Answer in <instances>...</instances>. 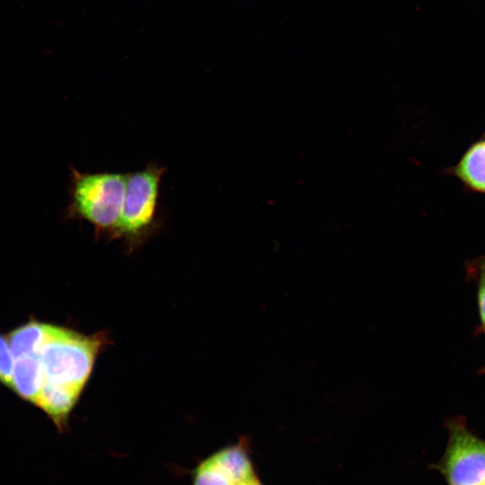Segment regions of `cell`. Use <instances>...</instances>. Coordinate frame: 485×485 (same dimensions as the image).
Returning <instances> with one entry per match:
<instances>
[{"label": "cell", "mask_w": 485, "mask_h": 485, "mask_svg": "<svg viewBox=\"0 0 485 485\" xmlns=\"http://www.w3.org/2000/svg\"><path fill=\"white\" fill-rule=\"evenodd\" d=\"M126 187L127 174L81 172L70 167L69 200L64 218L89 223L96 238L116 239Z\"/></svg>", "instance_id": "cell-1"}, {"label": "cell", "mask_w": 485, "mask_h": 485, "mask_svg": "<svg viewBox=\"0 0 485 485\" xmlns=\"http://www.w3.org/2000/svg\"><path fill=\"white\" fill-rule=\"evenodd\" d=\"M100 342L74 331L50 324L48 337L38 357L45 381L81 392L92 372Z\"/></svg>", "instance_id": "cell-2"}, {"label": "cell", "mask_w": 485, "mask_h": 485, "mask_svg": "<svg viewBox=\"0 0 485 485\" xmlns=\"http://www.w3.org/2000/svg\"><path fill=\"white\" fill-rule=\"evenodd\" d=\"M165 168L155 163L127 174V187L116 238L129 249L142 244L159 228L158 198Z\"/></svg>", "instance_id": "cell-3"}, {"label": "cell", "mask_w": 485, "mask_h": 485, "mask_svg": "<svg viewBox=\"0 0 485 485\" xmlns=\"http://www.w3.org/2000/svg\"><path fill=\"white\" fill-rule=\"evenodd\" d=\"M449 442L440 468L450 485L485 483V441L460 419L449 423Z\"/></svg>", "instance_id": "cell-4"}, {"label": "cell", "mask_w": 485, "mask_h": 485, "mask_svg": "<svg viewBox=\"0 0 485 485\" xmlns=\"http://www.w3.org/2000/svg\"><path fill=\"white\" fill-rule=\"evenodd\" d=\"M251 462L242 445L225 447L201 462L193 485H234L254 477Z\"/></svg>", "instance_id": "cell-5"}, {"label": "cell", "mask_w": 485, "mask_h": 485, "mask_svg": "<svg viewBox=\"0 0 485 485\" xmlns=\"http://www.w3.org/2000/svg\"><path fill=\"white\" fill-rule=\"evenodd\" d=\"M44 381V371L38 356L14 358L11 389L19 396L38 405Z\"/></svg>", "instance_id": "cell-6"}, {"label": "cell", "mask_w": 485, "mask_h": 485, "mask_svg": "<svg viewBox=\"0 0 485 485\" xmlns=\"http://www.w3.org/2000/svg\"><path fill=\"white\" fill-rule=\"evenodd\" d=\"M79 394L66 385L44 381L37 406L48 415L59 431H64Z\"/></svg>", "instance_id": "cell-7"}, {"label": "cell", "mask_w": 485, "mask_h": 485, "mask_svg": "<svg viewBox=\"0 0 485 485\" xmlns=\"http://www.w3.org/2000/svg\"><path fill=\"white\" fill-rule=\"evenodd\" d=\"M454 173L468 188L485 194V137L467 149Z\"/></svg>", "instance_id": "cell-8"}, {"label": "cell", "mask_w": 485, "mask_h": 485, "mask_svg": "<svg viewBox=\"0 0 485 485\" xmlns=\"http://www.w3.org/2000/svg\"><path fill=\"white\" fill-rule=\"evenodd\" d=\"M50 324L31 321L8 334V343L14 358L38 356L49 333Z\"/></svg>", "instance_id": "cell-9"}, {"label": "cell", "mask_w": 485, "mask_h": 485, "mask_svg": "<svg viewBox=\"0 0 485 485\" xmlns=\"http://www.w3.org/2000/svg\"><path fill=\"white\" fill-rule=\"evenodd\" d=\"M14 357L7 339L0 335V382L11 389Z\"/></svg>", "instance_id": "cell-10"}, {"label": "cell", "mask_w": 485, "mask_h": 485, "mask_svg": "<svg viewBox=\"0 0 485 485\" xmlns=\"http://www.w3.org/2000/svg\"><path fill=\"white\" fill-rule=\"evenodd\" d=\"M478 266V307L482 329L485 331V260Z\"/></svg>", "instance_id": "cell-11"}, {"label": "cell", "mask_w": 485, "mask_h": 485, "mask_svg": "<svg viewBox=\"0 0 485 485\" xmlns=\"http://www.w3.org/2000/svg\"><path fill=\"white\" fill-rule=\"evenodd\" d=\"M234 485H261V484L260 483L256 476H254L251 479L240 481Z\"/></svg>", "instance_id": "cell-12"}, {"label": "cell", "mask_w": 485, "mask_h": 485, "mask_svg": "<svg viewBox=\"0 0 485 485\" xmlns=\"http://www.w3.org/2000/svg\"><path fill=\"white\" fill-rule=\"evenodd\" d=\"M481 485H485V483H482V484H481Z\"/></svg>", "instance_id": "cell-13"}]
</instances>
